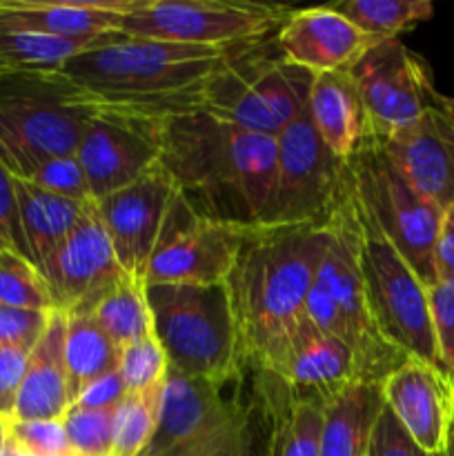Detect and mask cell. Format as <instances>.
I'll return each instance as SVG.
<instances>
[{
    "mask_svg": "<svg viewBox=\"0 0 454 456\" xmlns=\"http://www.w3.org/2000/svg\"><path fill=\"white\" fill-rule=\"evenodd\" d=\"M274 40L285 61L312 76L350 69L377 45L332 4L289 12Z\"/></svg>",
    "mask_w": 454,
    "mask_h": 456,
    "instance_id": "d6986e66",
    "label": "cell"
},
{
    "mask_svg": "<svg viewBox=\"0 0 454 456\" xmlns=\"http://www.w3.org/2000/svg\"><path fill=\"white\" fill-rule=\"evenodd\" d=\"M156 456H169V454H156Z\"/></svg>",
    "mask_w": 454,
    "mask_h": 456,
    "instance_id": "816d5d0a",
    "label": "cell"
},
{
    "mask_svg": "<svg viewBox=\"0 0 454 456\" xmlns=\"http://www.w3.org/2000/svg\"><path fill=\"white\" fill-rule=\"evenodd\" d=\"M434 274L439 279H454V208L441 216L439 234L434 243Z\"/></svg>",
    "mask_w": 454,
    "mask_h": 456,
    "instance_id": "ee69618b",
    "label": "cell"
},
{
    "mask_svg": "<svg viewBox=\"0 0 454 456\" xmlns=\"http://www.w3.org/2000/svg\"><path fill=\"white\" fill-rule=\"evenodd\" d=\"M345 178L347 163L325 147L307 110H303L276 136V181L270 225L325 221Z\"/></svg>",
    "mask_w": 454,
    "mask_h": 456,
    "instance_id": "7c38bea8",
    "label": "cell"
},
{
    "mask_svg": "<svg viewBox=\"0 0 454 456\" xmlns=\"http://www.w3.org/2000/svg\"><path fill=\"white\" fill-rule=\"evenodd\" d=\"M256 374V410L265 426V456H319L323 401L298 395L279 377Z\"/></svg>",
    "mask_w": 454,
    "mask_h": 456,
    "instance_id": "44dd1931",
    "label": "cell"
},
{
    "mask_svg": "<svg viewBox=\"0 0 454 456\" xmlns=\"http://www.w3.org/2000/svg\"><path fill=\"white\" fill-rule=\"evenodd\" d=\"M13 190H16L18 218H20L27 258L43 274L62 240L80 221L89 200L83 203V200L65 199L16 176H13Z\"/></svg>",
    "mask_w": 454,
    "mask_h": 456,
    "instance_id": "484cf974",
    "label": "cell"
},
{
    "mask_svg": "<svg viewBox=\"0 0 454 456\" xmlns=\"http://www.w3.org/2000/svg\"><path fill=\"white\" fill-rule=\"evenodd\" d=\"M150 116L158 165L194 214L240 227L270 225L276 138L194 110Z\"/></svg>",
    "mask_w": 454,
    "mask_h": 456,
    "instance_id": "6da1fadb",
    "label": "cell"
},
{
    "mask_svg": "<svg viewBox=\"0 0 454 456\" xmlns=\"http://www.w3.org/2000/svg\"><path fill=\"white\" fill-rule=\"evenodd\" d=\"M443 456H454V412H452V421H450V428H448V439H445Z\"/></svg>",
    "mask_w": 454,
    "mask_h": 456,
    "instance_id": "bcb514c9",
    "label": "cell"
},
{
    "mask_svg": "<svg viewBox=\"0 0 454 456\" xmlns=\"http://www.w3.org/2000/svg\"><path fill=\"white\" fill-rule=\"evenodd\" d=\"M176 196V185L158 165L132 185L93 200L118 265L129 279L142 281L145 276L147 263L163 239Z\"/></svg>",
    "mask_w": 454,
    "mask_h": 456,
    "instance_id": "2e32d148",
    "label": "cell"
},
{
    "mask_svg": "<svg viewBox=\"0 0 454 456\" xmlns=\"http://www.w3.org/2000/svg\"><path fill=\"white\" fill-rule=\"evenodd\" d=\"M0 74H3V69H0Z\"/></svg>",
    "mask_w": 454,
    "mask_h": 456,
    "instance_id": "f5cc1de1",
    "label": "cell"
},
{
    "mask_svg": "<svg viewBox=\"0 0 454 456\" xmlns=\"http://www.w3.org/2000/svg\"><path fill=\"white\" fill-rule=\"evenodd\" d=\"M328 223L329 243L307 294L305 319L350 350L361 383L381 387L409 356L378 332L369 312L361 276V223L350 172Z\"/></svg>",
    "mask_w": 454,
    "mask_h": 456,
    "instance_id": "3957f363",
    "label": "cell"
},
{
    "mask_svg": "<svg viewBox=\"0 0 454 456\" xmlns=\"http://www.w3.org/2000/svg\"><path fill=\"white\" fill-rule=\"evenodd\" d=\"M332 7L377 43L399 40L403 31L434 16L430 0H343Z\"/></svg>",
    "mask_w": 454,
    "mask_h": 456,
    "instance_id": "4dcf8cb0",
    "label": "cell"
},
{
    "mask_svg": "<svg viewBox=\"0 0 454 456\" xmlns=\"http://www.w3.org/2000/svg\"><path fill=\"white\" fill-rule=\"evenodd\" d=\"M383 142L418 194L441 212L454 208V116L441 102Z\"/></svg>",
    "mask_w": 454,
    "mask_h": 456,
    "instance_id": "ffe728a7",
    "label": "cell"
},
{
    "mask_svg": "<svg viewBox=\"0 0 454 456\" xmlns=\"http://www.w3.org/2000/svg\"><path fill=\"white\" fill-rule=\"evenodd\" d=\"M231 52L234 47H194L123 34L114 43L80 53L61 71L105 105L160 114L174 98L199 87Z\"/></svg>",
    "mask_w": 454,
    "mask_h": 456,
    "instance_id": "277c9868",
    "label": "cell"
},
{
    "mask_svg": "<svg viewBox=\"0 0 454 456\" xmlns=\"http://www.w3.org/2000/svg\"><path fill=\"white\" fill-rule=\"evenodd\" d=\"M252 230L200 218L178 194L163 239L147 263L142 283L223 285Z\"/></svg>",
    "mask_w": 454,
    "mask_h": 456,
    "instance_id": "4fadbf2b",
    "label": "cell"
},
{
    "mask_svg": "<svg viewBox=\"0 0 454 456\" xmlns=\"http://www.w3.org/2000/svg\"><path fill=\"white\" fill-rule=\"evenodd\" d=\"M29 352L18 346H0V417L7 421H13Z\"/></svg>",
    "mask_w": 454,
    "mask_h": 456,
    "instance_id": "60d3db41",
    "label": "cell"
},
{
    "mask_svg": "<svg viewBox=\"0 0 454 456\" xmlns=\"http://www.w3.org/2000/svg\"><path fill=\"white\" fill-rule=\"evenodd\" d=\"M167 381V379H165ZM165 381L123 399L114 419L111 456H142L150 448L163 412Z\"/></svg>",
    "mask_w": 454,
    "mask_h": 456,
    "instance_id": "1f68e13d",
    "label": "cell"
},
{
    "mask_svg": "<svg viewBox=\"0 0 454 456\" xmlns=\"http://www.w3.org/2000/svg\"><path fill=\"white\" fill-rule=\"evenodd\" d=\"M120 31L87 38H61L31 29L0 25V69L3 71H61L76 56L120 38Z\"/></svg>",
    "mask_w": 454,
    "mask_h": 456,
    "instance_id": "83f0119b",
    "label": "cell"
},
{
    "mask_svg": "<svg viewBox=\"0 0 454 456\" xmlns=\"http://www.w3.org/2000/svg\"><path fill=\"white\" fill-rule=\"evenodd\" d=\"M450 381H452V387H454V374H452V377H450Z\"/></svg>",
    "mask_w": 454,
    "mask_h": 456,
    "instance_id": "f907efd6",
    "label": "cell"
},
{
    "mask_svg": "<svg viewBox=\"0 0 454 456\" xmlns=\"http://www.w3.org/2000/svg\"><path fill=\"white\" fill-rule=\"evenodd\" d=\"M314 76L283 58L274 36L239 45L214 74L178 96L169 111L194 110L276 138L307 105Z\"/></svg>",
    "mask_w": 454,
    "mask_h": 456,
    "instance_id": "8992f818",
    "label": "cell"
},
{
    "mask_svg": "<svg viewBox=\"0 0 454 456\" xmlns=\"http://www.w3.org/2000/svg\"><path fill=\"white\" fill-rule=\"evenodd\" d=\"M305 110L325 147L347 163L368 129L363 101L352 71L338 69L314 76Z\"/></svg>",
    "mask_w": 454,
    "mask_h": 456,
    "instance_id": "d4e9b609",
    "label": "cell"
},
{
    "mask_svg": "<svg viewBox=\"0 0 454 456\" xmlns=\"http://www.w3.org/2000/svg\"><path fill=\"white\" fill-rule=\"evenodd\" d=\"M118 370L123 374L127 395H134V392H142L156 383L165 381L169 372V361L160 347L158 338L150 334L141 341L120 347Z\"/></svg>",
    "mask_w": 454,
    "mask_h": 456,
    "instance_id": "e575fe53",
    "label": "cell"
},
{
    "mask_svg": "<svg viewBox=\"0 0 454 456\" xmlns=\"http://www.w3.org/2000/svg\"><path fill=\"white\" fill-rule=\"evenodd\" d=\"M116 410L118 408H69V412L62 417V426H65L71 452L83 456H111Z\"/></svg>",
    "mask_w": 454,
    "mask_h": 456,
    "instance_id": "836d02e7",
    "label": "cell"
},
{
    "mask_svg": "<svg viewBox=\"0 0 454 456\" xmlns=\"http://www.w3.org/2000/svg\"><path fill=\"white\" fill-rule=\"evenodd\" d=\"M67 456H83V454H76V452H69Z\"/></svg>",
    "mask_w": 454,
    "mask_h": 456,
    "instance_id": "681fc988",
    "label": "cell"
},
{
    "mask_svg": "<svg viewBox=\"0 0 454 456\" xmlns=\"http://www.w3.org/2000/svg\"><path fill=\"white\" fill-rule=\"evenodd\" d=\"M145 292L169 370L218 386L243 377L225 283L145 285Z\"/></svg>",
    "mask_w": 454,
    "mask_h": 456,
    "instance_id": "52a82bcc",
    "label": "cell"
},
{
    "mask_svg": "<svg viewBox=\"0 0 454 456\" xmlns=\"http://www.w3.org/2000/svg\"><path fill=\"white\" fill-rule=\"evenodd\" d=\"M4 456H29V454L22 452V450L18 448L16 441H13L12 436H9V441H7V450H4Z\"/></svg>",
    "mask_w": 454,
    "mask_h": 456,
    "instance_id": "7dc6e473",
    "label": "cell"
},
{
    "mask_svg": "<svg viewBox=\"0 0 454 456\" xmlns=\"http://www.w3.org/2000/svg\"><path fill=\"white\" fill-rule=\"evenodd\" d=\"M0 305L38 312L56 310L52 289L38 267L12 249L0 252Z\"/></svg>",
    "mask_w": 454,
    "mask_h": 456,
    "instance_id": "d6a6232c",
    "label": "cell"
},
{
    "mask_svg": "<svg viewBox=\"0 0 454 456\" xmlns=\"http://www.w3.org/2000/svg\"><path fill=\"white\" fill-rule=\"evenodd\" d=\"M9 436L29 456H67L71 452L62 419L9 421Z\"/></svg>",
    "mask_w": 454,
    "mask_h": 456,
    "instance_id": "74e56055",
    "label": "cell"
},
{
    "mask_svg": "<svg viewBox=\"0 0 454 456\" xmlns=\"http://www.w3.org/2000/svg\"><path fill=\"white\" fill-rule=\"evenodd\" d=\"M279 379L298 395L312 396L323 403L338 392L361 383L350 350L320 332L307 319H303L294 334Z\"/></svg>",
    "mask_w": 454,
    "mask_h": 456,
    "instance_id": "cb8c5ba5",
    "label": "cell"
},
{
    "mask_svg": "<svg viewBox=\"0 0 454 456\" xmlns=\"http://www.w3.org/2000/svg\"><path fill=\"white\" fill-rule=\"evenodd\" d=\"M65 328L67 314L53 310L43 337L29 352L13 421L62 419L74 405V390L65 361Z\"/></svg>",
    "mask_w": 454,
    "mask_h": 456,
    "instance_id": "603a6c76",
    "label": "cell"
},
{
    "mask_svg": "<svg viewBox=\"0 0 454 456\" xmlns=\"http://www.w3.org/2000/svg\"><path fill=\"white\" fill-rule=\"evenodd\" d=\"M361 223V276L378 332L409 359L439 363L427 288L356 200Z\"/></svg>",
    "mask_w": 454,
    "mask_h": 456,
    "instance_id": "30bf717a",
    "label": "cell"
},
{
    "mask_svg": "<svg viewBox=\"0 0 454 456\" xmlns=\"http://www.w3.org/2000/svg\"><path fill=\"white\" fill-rule=\"evenodd\" d=\"M22 181H29L34 185L43 187V190L52 191V194L65 196V199L71 200H83V203L92 200L87 176H85L76 154L47 160L29 178H22Z\"/></svg>",
    "mask_w": 454,
    "mask_h": 456,
    "instance_id": "8d00e7d4",
    "label": "cell"
},
{
    "mask_svg": "<svg viewBox=\"0 0 454 456\" xmlns=\"http://www.w3.org/2000/svg\"><path fill=\"white\" fill-rule=\"evenodd\" d=\"M12 252L27 256L25 239L20 232V218H18V200L13 190V176L0 163V252Z\"/></svg>",
    "mask_w": 454,
    "mask_h": 456,
    "instance_id": "b9f144b4",
    "label": "cell"
},
{
    "mask_svg": "<svg viewBox=\"0 0 454 456\" xmlns=\"http://www.w3.org/2000/svg\"><path fill=\"white\" fill-rule=\"evenodd\" d=\"M56 310L65 314H89L92 307L125 279L114 248L93 200L69 232L43 272Z\"/></svg>",
    "mask_w": 454,
    "mask_h": 456,
    "instance_id": "e0dca14e",
    "label": "cell"
},
{
    "mask_svg": "<svg viewBox=\"0 0 454 456\" xmlns=\"http://www.w3.org/2000/svg\"><path fill=\"white\" fill-rule=\"evenodd\" d=\"M230 383L218 386L169 370L158 430L142 456H254L256 405H245L236 392L227 395Z\"/></svg>",
    "mask_w": 454,
    "mask_h": 456,
    "instance_id": "9c48e42d",
    "label": "cell"
},
{
    "mask_svg": "<svg viewBox=\"0 0 454 456\" xmlns=\"http://www.w3.org/2000/svg\"><path fill=\"white\" fill-rule=\"evenodd\" d=\"M76 159L87 176L92 200H101L158 167L154 118L102 102L85 129Z\"/></svg>",
    "mask_w": 454,
    "mask_h": 456,
    "instance_id": "9a60e30c",
    "label": "cell"
},
{
    "mask_svg": "<svg viewBox=\"0 0 454 456\" xmlns=\"http://www.w3.org/2000/svg\"><path fill=\"white\" fill-rule=\"evenodd\" d=\"M385 408L427 454L443 456L454 412V387L436 365L408 359L381 386Z\"/></svg>",
    "mask_w": 454,
    "mask_h": 456,
    "instance_id": "ac0fdd59",
    "label": "cell"
},
{
    "mask_svg": "<svg viewBox=\"0 0 454 456\" xmlns=\"http://www.w3.org/2000/svg\"><path fill=\"white\" fill-rule=\"evenodd\" d=\"M52 312L20 310V307L0 305V346H18L34 350L43 337Z\"/></svg>",
    "mask_w": 454,
    "mask_h": 456,
    "instance_id": "f35d334b",
    "label": "cell"
},
{
    "mask_svg": "<svg viewBox=\"0 0 454 456\" xmlns=\"http://www.w3.org/2000/svg\"><path fill=\"white\" fill-rule=\"evenodd\" d=\"M328 243V218L249 232L225 281L240 368L274 377L283 372Z\"/></svg>",
    "mask_w": 454,
    "mask_h": 456,
    "instance_id": "7a4b0ae2",
    "label": "cell"
},
{
    "mask_svg": "<svg viewBox=\"0 0 454 456\" xmlns=\"http://www.w3.org/2000/svg\"><path fill=\"white\" fill-rule=\"evenodd\" d=\"M138 0H0V25L61 38H87L120 31Z\"/></svg>",
    "mask_w": 454,
    "mask_h": 456,
    "instance_id": "7402d4cb",
    "label": "cell"
},
{
    "mask_svg": "<svg viewBox=\"0 0 454 456\" xmlns=\"http://www.w3.org/2000/svg\"><path fill=\"white\" fill-rule=\"evenodd\" d=\"M439 102H441V107H443V110L448 111L450 116H454V96H443V94H441Z\"/></svg>",
    "mask_w": 454,
    "mask_h": 456,
    "instance_id": "c3c4849f",
    "label": "cell"
},
{
    "mask_svg": "<svg viewBox=\"0 0 454 456\" xmlns=\"http://www.w3.org/2000/svg\"><path fill=\"white\" fill-rule=\"evenodd\" d=\"M432 332L439 363L448 377L454 374V279H439L427 288Z\"/></svg>",
    "mask_w": 454,
    "mask_h": 456,
    "instance_id": "d590c367",
    "label": "cell"
},
{
    "mask_svg": "<svg viewBox=\"0 0 454 456\" xmlns=\"http://www.w3.org/2000/svg\"><path fill=\"white\" fill-rule=\"evenodd\" d=\"M292 9L245 0H138L120 22L129 38L230 49L274 36Z\"/></svg>",
    "mask_w": 454,
    "mask_h": 456,
    "instance_id": "8fae6325",
    "label": "cell"
},
{
    "mask_svg": "<svg viewBox=\"0 0 454 456\" xmlns=\"http://www.w3.org/2000/svg\"><path fill=\"white\" fill-rule=\"evenodd\" d=\"M98 328L111 338L116 347H125L154 334L145 283L125 276L89 312Z\"/></svg>",
    "mask_w": 454,
    "mask_h": 456,
    "instance_id": "f546056e",
    "label": "cell"
},
{
    "mask_svg": "<svg viewBox=\"0 0 454 456\" xmlns=\"http://www.w3.org/2000/svg\"><path fill=\"white\" fill-rule=\"evenodd\" d=\"M368 456H434L427 454L414 444L408 436V432L401 428V423L396 421L394 414L385 408L378 410V417L374 421L372 435H369V445H368Z\"/></svg>",
    "mask_w": 454,
    "mask_h": 456,
    "instance_id": "ab89813d",
    "label": "cell"
},
{
    "mask_svg": "<svg viewBox=\"0 0 454 456\" xmlns=\"http://www.w3.org/2000/svg\"><path fill=\"white\" fill-rule=\"evenodd\" d=\"M347 172L361 208L430 288L436 281L434 243L443 212L418 194L385 150L383 138L372 134H365L350 156Z\"/></svg>",
    "mask_w": 454,
    "mask_h": 456,
    "instance_id": "ba28073f",
    "label": "cell"
},
{
    "mask_svg": "<svg viewBox=\"0 0 454 456\" xmlns=\"http://www.w3.org/2000/svg\"><path fill=\"white\" fill-rule=\"evenodd\" d=\"M127 396V387H125L123 374L120 370H111L105 377L96 379L89 383L78 396H76L71 408H83V410H107V408H118L123 399Z\"/></svg>",
    "mask_w": 454,
    "mask_h": 456,
    "instance_id": "7bdbcfd3",
    "label": "cell"
},
{
    "mask_svg": "<svg viewBox=\"0 0 454 456\" xmlns=\"http://www.w3.org/2000/svg\"><path fill=\"white\" fill-rule=\"evenodd\" d=\"M120 350L89 314H67L65 361L74 401L89 383L118 368Z\"/></svg>",
    "mask_w": 454,
    "mask_h": 456,
    "instance_id": "f1b7e54d",
    "label": "cell"
},
{
    "mask_svg": "<svg viewBox=\"0 0 454 456\" xmlns=\"http://www.w3.org/2000/svg\"><path fill=\"white\" fill-rule=\"evenodd\" d=\"M9 441V421L0 417V456H4V450H7Z\"/></svg>",
    "mask_w": 454,
    "mask_h": 456,
    "instance_id": "f6af8a7d",
    "label": "cell"
},
{
    "mask_svg": "<svg viewBox=\"0 0 454 456\" xmlns=\"http://www.w3.org/2000/svg\"><path fill=\"white\" fill-rule=\"evenodd\" d=\"M102 101L62 71L0 74V163L12 176L29 178L40 165L76 154Z\"/></svg>",
    "mask_w": 454,
    "mask_h": 456,
    "instance_id": "5b68a950",
    "label": "cell"
},
{
    "mask_svg": "<svg viewBox=\"0 0 454 456\" xmlns=\"http://www.w3.org/2000/svg\"><path fill=\"white\" fill-rule=\"evenodd\" d=\"M350 71L363 101L365 134L387 138L439 105L430 65L401 40L377 43Z\"/></svg>",
    "mask_w": 454,
    "mask_h": 456,
    "instance_id": "5bb4252c",
    "label": "cell"
},
{
    "mask_svg": "<svg viewBox=\"0 0 454 456\" xmlns=\"http://www.w3.org/2000/svg\"><path fill=\"white\" fill-rule=\"evenodd\" d=\"M381 408V387L365 383L325 401L319 456H368L369 435Z\"/></svg>",
    "mask_w": 454,
    "mask_h": 456,
    "instance_id": "4316f807",
    "label": "cell"
}]
</instances>
